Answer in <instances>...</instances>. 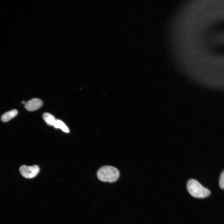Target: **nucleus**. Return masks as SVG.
<instances>
[{
  "instance_id": "5",
  "label": "nucleus",
  "mask_w": 224,
  "mask_h": 224,
  "mask_svg": "<svg viewBox=\"0 0 224 224\" xmlns=\"http://www.w3.org/2000/svg\"><path fill=\"white\" fill-rule=\"evenodd\" d=\"M17 114L16 110H12L4 114L1 117V120L3 122H7L15 117Z\"/></svg>"
},
{
  "instance_id": "7",
  "label": "nucleus",
  "mask_w": 224,
  "mask_h": 224,
  "mask_svg": "<svg viewBox=\"0 0 224 224\" xmlns=\"http://www.w3.org/2000/svg\"><path fill=\"white\" fill-rule=\"evenodd\" d=\"M53 126L56 128H60L64 132L68 133L69 129L67 126L61 120L56 119Z\"/></svg>"
},
{
  "instance_id": "2",
  "label": "nucleus",
  "mask_w": 224,
  "mask_h": 224,
  "mask_svg": "<svg viewBox=\"0 0 224 224\" xmlns=\"http://www.w3.org/2000/svg\"><path fill=\"white\" fill-rule=\"evenodd\" d=\"M187 189L189 192L193 197L204 198L209 196L210 191L204 187L195 179H191L187 183Z\"/></svg>"
},
{
  "instance_id": "8",
  "label": "nucleus",
  "mask_w": 224,
  "mask_h": 224,
  "mask_svg": "<svg viewBox=\"0 0 224 224\" xmlns=\"http://www.w3.org/2000/svg\"><path fill=\"white\" fill-rule=\"evenodd\" d=\"M219 186L220 188L223 189L224 188V171H223L222 173L219 180Z\"/></svg>"
},
{
  "instance_id": "6",
  "label": "nucleus",
  "mask_w": 224,
  "mask_h": 224,
  "mask_svg": "<svg viewBox=\"0 0 224 224\" xmlns=\"http://www.w3.org/2000/svg\"><path fill=\"white\" fill-rule=\"evenodd\" d=\"M43 118L47 124L50 126H53L56 120L52 114L48 113L43 114Z\"/></svg>"
},
{
  "instance_id": "4",
  "label": "nucleus",
  "mask_w": 224,
  "mask_h": 224,
  "mask_svg": "<svg viewBox=\"0 0 224 224\" xmlns=\"http://www.w3.org/2000/svg\"><path fill=\"white\" fill-rule=\"evenodd\" d=\"M43 102L40 99L34 98L25 103V108L29 111H33L39 109L42 106Z\"/></svg>"
},
{
  "instance_id": "3",
  "label": "nucleus",
  "mask_w": 224,
  "mask_h": 224,
  "mask_svg": "<svg viewBox=\"0 0 224 224\" xmlns=\"http://www.w3.org/2000/svg\"><path fill=\"white\" fill-rule=\"evenodd\" d=\"M39 171V167L36 165L31 166L23 165L21 166L20 168V171L22 175L28 179L32 178L35 177Z\"/></svg>"
},
{
  "instance_id": "9",
  "label": "nucleus",
  "mask_w": 224,
  "mask_h": 224,
  "mask_svg": "<svg viewBox=\"0 0 224 224\" xmlns=\"http://www.w3.org/2000/svg\"><path fill=\"white\" fill-rule=\"evenodd\" d=\"M21 103L24 104L25 103V101H23Z\"/></svg>"
},
{
  "instance_id": "1",
  "label": "nucleus",
  "mask_w": 224,
  "mask_h": 224,
  "mask_svg": "<svg viewBox=\"0 0 224 224\" xmlns=\"http://www.w3.org/2000/svg\"><path fill=\"white\" fill-rule=\"evenodd\" d=\"M99 179L105 182L112 183L116 181L119 176V172L116 168L110 166H103L97 173Z\"/></svg>"
}]
</instances>
